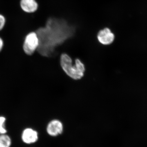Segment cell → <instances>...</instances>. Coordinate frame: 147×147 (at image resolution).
Returning a JSON list of instances; mask_svg holds the SVG:
<instances>
[{"mask_svg": "<svg viewBox=\"0 0 147 147\" xmlns=\"http://www.w3.org/2000/svg\"><path fill=\"white\" fill-rule=\"evenodd\" d=\"M11 138L6 134H0V147H10Z\"/></svg>", "mask_w": 147, "mask_h": 147, "instance_id": "52a82bcc", "label": "cell"}, {"mask_svg": "<svg viewBox=\"0 0 147 147\" xmlns=\"http://www.w3.org/2000/svg\"><path fill=\"white\" fill-rule=\"evenodd\" d=\"M96 38L100 45L109 46L114 42L115 36L109 28H105L98 32Z\"/></svg>", "mask_w": 147, "mask_h": 147, "instance_id": "3957f363", "label": "cell"}, {"mask_svg": "<svg viewBox=\"0 0 147 147\" xmlns=\"http://www.w3.org/2000/svg\"><path fill=\"white\" fill-rule=\"evenodd\" d=\"M20 7L24 12L32 13L38 8V4L36 0H20Z\"/></svg>", "mask_w": 147, "mask_h": 147, "instance_id": "8992f818", "label": "cell"}, {"mask_svg": "<svg viewBox=\"0 0 147 147\" xmlns=\"http://www.w3.org/2000/svg\"><path fill=\"white\" fill-rule=\"evenodd\" d=\"M60 65L63 71L71 79L79 80L84 76L85 66L79 59H76L73 65L71 58L65 53L61 55Z\"/></svg>", "mask_w": 147, "mask_h": 147, "instance_id": "6da1fadb", "label": "cell"}, {"mask_svg": "<svg viewBox=\"0 0 147 147\" xmlns=\"http://www.w3.org/2000/svg\"><path fill=\"white\" fill-rule=\"evenodd\" d=\"M6 118L4 116H0V134H6L7 130L5 127Z\"/></svg>", "mask_w": 147, "mask_h": 147, "instance_id": "ba28073f", "label": "cell"}, {"mask_svg": "<svg viewBox=\"0 0 147 147\" xmlns=\"http://www.w3.org/2000/svg\"><path fill=\"white\" fill-rule=\"evenodd\" d=\"M21 139L24 143L28 144L36 143L38 139V133L33 129L28 127L23 130Z\"/></svg>", "mask_w": 147, "mask_h": 147, "instance_id": "5b68a950", "label": "cell"}, {"mask_svg": "<svg viewBox=\"0 0 147 147\" xmlns=\"http://www.w3.org/2000/svg\"><path fill=\"white\" fill-rule=\"evenodd\" d=\"M6 24V18L4 15L0 13V32L4 28Z\"/></svg>", "mask_w": 147, "mask_h": 147, "instance_id": "9c48e42d", "label": "cell"}, {"mask_svg": "<svg viewBox=\"0 0 147 147\" xmlns=\"http://www.w3.org/2000/svg\"><path fill=\"white\" fill-rule=\"evenodd\" d=\"M40 40L36 32H30L24 38L22 50L24 54L28 56H32L39 48Z\"/></svg>", "mask_w": 147, "mask_h": 147, "instance_id": "7a4b0ae2", "label": "cell"}, {"mask_svg": "<svg viewBox=\"0 0 147 147\" xmlns=\"http://www.w3.org/2000/svg\"><path fill=\"white\" fill-rule=\"evenodd\" d=\"M4 41L1 37L0 36V53L2 52L4 47Z\"/></svg>", "mask_w": 147, "mask_h": 147, "instance_id": "30bf717a", "label": "cell"}, {"mask_svg": "<svg viewBox=\"0 0 147 147\" xmlns=\"http://www.w3.org/2000/svg\"><path fill=\"white\" fill-rule=\"evenodd\" d=\"M46 131L47 134L51 137H57L63 132V124L57 119L52 120L47 124Z\"/></svg>", "mask_w": 147, "mask_h": 147, "instance_id": "277c9868", "label": "cell"}]
</instances>
